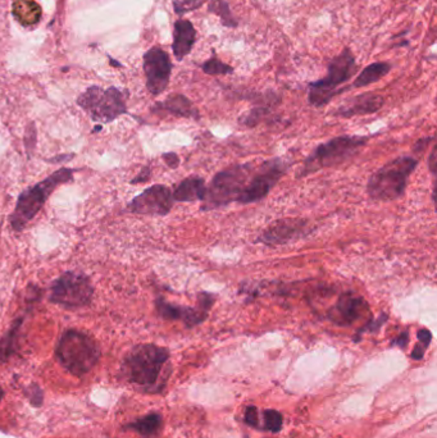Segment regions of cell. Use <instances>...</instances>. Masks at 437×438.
I'll return each mask as SVG.
<instances>
[{
  "mask_svg": "<svg viewBox=\"0 0 437 438\" xmlns=\"http://www.w3.org/2000/svg\"><path fill=\"white\" fill-rule=\"evenodd\" d=\"M150 177H152V170H150V167L147 165V167H142V171L139 172V173L136 174L135 177L132 178V179L130 181V184H144V182H148Z\"/></svg>",
  "mask_w": 437,
  "mask_h": 438,
  "instance_id": "cell-31",
  "label": "cell"
},
{
  "mask_svg": "<svg viewBox=\"0 0 437 438\" xmlns=\"http://www.w3.org/2000/svg\"><path fill=\"white\" fill-rule=\"evenodd\" d=\"M1 399H3V390L0 388V401H1Z\"/></svg>",
  "mask_w": 437,
  "mask_h": 438,
  "instance_id": "cell-38",
  "label": "cell"
},
{
  "mask_svg": "<svg viewBox=\"0 0 437 438\" xmlns=\"http://www.w3.org/2000/svg\"><path fill=\"white\" fill-rule=\"evenodd\" d=\"M78 105L90 117L91 121L107 125L127 113L126 95L117 88L103 89L90 86L78 98Z\"/></svg>",
  "mask_w": 437,
  "mask_h": 438,
  "instance_id": "cell-9",
  "label": "cell"
},
{
  "mask_svg": "<svg viewBox=\"0 0 437 438\" xmlns=\"http://www.w3.org/2000/svg\"><path fill=\"white\" fill-rule=\"evenodd\" d=\"M289 170V162L283 158L268 159L262 165H256L251 181L238 199V204L248 205L263 200Z\"/></svg>",
  "mask_w": 437,
  "mask_h": 438,
  "instance_id": "cell-10",
  "label": "cell"
},
{
  "mask_svg": "<svg viewBox=\"0 0 437 438\" xmlns=\"http://www.w3.org/2000/svg\"><path fill=\"white\" fill-rule=\"evenodd\" d=\"M208 8H209V12L218 16L226 27H236L238 26V22H236V19H233L231 9L225 0H209Z\"/></svg>",
  "mask_w": 437,
  "mask_h": 438,
  "instance_id": "cell-23",
  "label": "cell"
},
{
  "mask_svg": "<svg viewBox=\"0 0 437 438\" xmlns=\"http://www.w3.org/2000/svg\"><path fill=\"white\" fill-rule=\"evenodd\" d=\"M264 423L267 429H270L272 432H278L283 427V417L276 410H265Z\"/></svg>",
  "mask_w": 437,
  "mask_h": 438,
  "instance_id": "cell-28",
  "label": "cell"
},
{
  "mask_svg": "<svg viewBox=\"0 0 437 438\" xmlns=\"http://www.w3.org/2000/svg\"><path fill=\"white\" fill-rule=\"evenodd\" d=\"M417 336L421 345L427 349L430 346L431 341H432V335H431L430 330H421L418 332Z\"/></svg>",
  "mask_w": 437,
  "mask_h": 438,
  "instance_id": "cell-34",
  "label": "cell"
},
{
  "mask_svg": "<svg viewBox=\"0 0 437 438\" xmlns=\"http://www.w3.org/2000/svg\"><path fill=\"white\" fill-rule=\"evenodd\" d=\"M94 293L95 288L88 274L80 271H65L53 281L48 300L67 311H76L89 306Z\"/></svg>",
  "mask_w": 437,
  "mask_h": 438,
  "instance_id": "cell-8",
  "label": "cell"
},
{
  "mask_svg": "<svg viewBox=\"0 0 437 438\" xmlns=\"http://www.w3.org/2000/svg\"><path fill=\"white\" fill-rule=\"evenodd\" d=\"M256 165L254 163L233 165L219 171L212 178L209 186H206V199L200 210L219 209L232 203L238 204L251 181Z\"/></svg>",
  "mask_w": 437,
  "mask_h": 438,
  "instance_id": "cell-6",
  "label": "cell"
},
{
  "mask_svg": "<svg viewBox=\"0 0 437 438\" xmlns=\"http://www.w3.org/2000/svg\"><path fill=\"white\" fill-rule=\"evenodd\" d=\"M201 70L206 75L211 76H219V75H231L233 72L230 64L221 62L217 58H209L204 63L201 64Z\"/></svg>",
  "mask_w": 437,
  "mask_h": 438,
  "instance_id": "cell-25",
  "label": "cell"
},
{
  "mask_svg": "<svg viewBox=\"0 0 437 438\" xmlns=\"http://www.w3.org/2000/svg\"><path fill=\"white\" fill-rule=\"evenodd\" d=\"M174 202L194 203L203 202L206 195V179L199 176H190L182 179L172 191Z\"/></svg>",
  "mask_w": 437,
  "mask_h": 438,
  "instance_id": "cell-19",
  "label": "cell"
},
{
  "mask_svg": "<svg viewBox=\"0 0 437 438\" xmlns=\"http://www.w3.org/2000/svg\"><path fill=\"white\" fill-rule=\"evenodd\" d=\"M432 142H435V137L433 136H428V137H422V139H419V140L414 144L413 146V152L414 154H418V155H422L426 150H427V147Z\"/></svg>",
  "mask_w": 437,
  "mask_h": 438,
  "instance_id": "cell-30",
  "label": "cell"
},
{
  "mask_svg": "<svg viewBox=\"0 0 437 438\" xmlns=\"http://www.w3.org/2000/svg\"><path fill=\"white\" fill-rule=\"evenodd\" d=\"M41 296H43V290L38 285L30 283L27 286L26 296H25V303H26V306H28V309H31L35 304H38Z\"/></svg>",
  "mask_w": 437,
  "mask_h": 438,
  "instance_id": "cell-29",
  "label": "cell"
},
{
  "mask_svg": "<svg viewBox=\"0 0 437 438\" xmlns=\"http://www.w3.org/2000/svg\"><path fill=\"white\" fill-rule=\"evenodd\" d=\"M245 420L251 424V426L257 427V407H248L246 413H245Z\"/></svg>",
  "mask_w": 437,
  "mask_h": 438,
  "instance_id": "cell-36",
  "label": "cell"
},
{
  "mask_svg": "<svg viewBox=\"0 0 437 438\" xmlns=\"http://www.w3.org/2000/svg\"><path fill=\"white\" fill-rule=\"evenodd\" d=\"M395 343L399 345L400 348H405V345L408 343V332H403V333L395 340Z\"/></svg>",
  "mask_w": 437,
  "mask_h": 438,
  "instance_id": "cell-37",
  "label": "cell"
},
{
  "mask_svg": "<svg viewBox=\"0 0 437 438\" xmlns=\"http://www.w3.org/2000/svg\"><path fill=\"white\" fill-rule=\"evenodd\" d=\"M169 359V351L154 343L136 345L125 356L122 372L126 380L142 388H154Z\"/></svg>",
  "mask_w": 437,
  "mask_h": 438,
  "instance_id": "cell-4",
  "label": "cell"
},
{
  "mask_svg": "<svg viewBox=\"0 0 437 438\" xmlns=\"http://www.w3.org/2000/svg\"><path fill=\"white\" fill-rule=\"evenodd\" d=\"M155 309L158 316L164 320H181L187 328H193L203 323L208 318L209 311L203 305L196 303V306L172 304L163 298L155 300Z\"/></svg>",
  "mask_w": 437,
  "mask_h": 438,
  "instance_id": "cell-15",
  "label": "cell"
},
{
  "mask_svg": "<svg viewBox=\"0 0 437 438\" xmlns=\"http://www.w3.org/2000/svg\"><path fill=\"white\" fill-rule=\"evenodd\" d=\"M419 159L403 155L392 159L374 172L367 182V194L374 202H392L404 197L408 181Z\"/></svg>",
  "mask_w": 437,
  "mask_h": 438,
  "instance_id": "cell-2",
  "label": "cell"
},
{
  "mask_svg": "<svg viewBox=\"0 0 437 438\" xmlns=\"http://www.w3.org/2000/svg\"><path fill=\"white\" fill-rule=\"evenodd\" d=\"M358 64L350 49H344L328 66L327 76L309 85L308 102L315 108H322L339 95V86L355 75Z\"/></svg>",
  "mask_w": 437,
  "mask_h": 438,
  "instance_id": "cell-7",
  "label": "cell"
},
{
  "mask_svg": "<svg viewBox=\"0 0 437 438\" xmlns=\"http://www.w3.org/2000/svg\"><path fill=\"white\" fill-rule=\"evenodd\" d=\"M162 159L164 160V163H166L171 170H176V168H179V165H180V157H179L176 152H164V154L162 155Z\"/></svg>",
  "mask_w": 437,
  "mask_h": 438,
  "instance_id": "cell-32",
  "label": "cell"
},
{
  "mask_svg": "<svg viewBox=\"0 0 437 438\" xmlns=\"http://www.w3.org/2000/svg\"><path fill=\"white\" fill-rule=\"evenodd\" d=\"M172 190L166 184H153L134 197L126 210L139 216L166 217L174 208Z\"/></svg>",
  "mask_w": 437,
  "mask_h": 438,
  "instance_id": "cell-11",
  "label": "cell"
},
{
  "mask_svg": "<svg viewBox=\"0 0 437 438\" xmlns=\"http://www.w3.org/2000/svg\"><path fill=\"white\" fill-rule=\"evenodd\" d=\"M385 99L379 94L374 93H366L360 94L355 98L349 99L344 104H341L339 108L334 110L332 115L341 118H352L355 115H373L379 112L384 107Z\"/></svg>",
  "mask_w": 437,
  "mask_h": 438,
  "instance_id": "cell-16",
  "label": "cell"
},
{
  "mask_svg": "<svg viewBox=\"0 0 437 438\" xmlns=\"http://www.w3.org/2000/svg\"><path fill=\"white\" fill-rule=\"evenodd\" d=\"M208 0H172L174 12L179 16H184L189 12L199 9Z\"/></svg>",
  "mask_w": 437,
  "mask_h": 438,
  "instance_id": "cell-27",
  "label": "cell"
},
{
  "mask_svg": "<svg viewBox=\"0 0 437 438\" xmlns=\"http://www.w3.org/2000/svg\"><path fill=\"white\" fill-rule=\"evenodd\" d=\"M76 155L73 154V152H67V154H58V155H56V157H52V158L46 159V163H49V165H63V163H67V162H71L72 159L75 158Z\"/></svg>",
  "mask_w": 437,
  "mask_h": 438,
  "instance_id": "cell-33",
  "label": "cell"
},
{
  "mask_svg": "<svg viewBox=\"0 0 437 438\" xmlns=\"http://www.w3.org/2000/svg\"><path fill=\"white\" fill-rule=\"evenodd\" d=\"M56 355L73 375L89 373L97 365L102 350L94 337L78 330H67L59 338Z\"/></svg>",
  "mask_w": 437,
  "mask_h": 438,
  "instance_id": "cell-5",
  "label": "cell"
},
{
  "mask_svg": "<svg viewBox=\"0 0 437 438\" xmlns=\"http://www.w3.org/2000/svg\"><path fill=\"white\" fill-rule=\"evenodd\" d=\"M272 107H275V105L263 104V105L251 109L248 113H245L238 118V123L243 125L245 127H257L259 123L263 122L264 118H267L270 115Z\"/></svg>",
  "mask_w": 437,
  "mask_h": 438,
  "instance_id": "cell-22",
  "label": "cell"
},
{
  "mask_svg": "<svg viewBox=\"0 0 437 438\" xmlns=\"http://www.w3.org/2000/svg\"><path fill=\"white\" fill-rule=\"evenodd\" d=\"M369 140L368 136L344 135L322 142L302 162L296 177L304 178L315 172L334 168L355 158Z\"/></svg>",
  "mask_w": 437,
  "mask_h": 438,
  "instance_id": "cell-3",
  "label": "cell"
},
{
  "mask_svg": "<svg viewBox=\"0 0 437 438\" xmlns=\"http://www.w3.org/2000/svg\"><path fill=\"white\" fill-rule=\"evenodd\" d=\"M73 170L63 167L59 168L58 171L53 172L43 181L22 191L19 195L12 214L9 216V224L12 229L21 232L26 229L30 222L35 219V217L39 214L40 210L43 209L57 187L73 181Z\"/></svg>",
  "mask_w": 437,
  "mask_h": 438,
  "instance_id": "cell-1",
  "label": "cell"
},
{
  "mask_svg": "<svg viewBox=\"0 0 437 438\" xmlns=\"http://www.w3.org/2000/svg\"><path fill=\"white\" fill-rule=\"evenodd\" d=\"M23 320H25L23 317L17 318L12 323L11 330H8L7 335L0 337V360H7L8 358L14 354L19 332L23 324Z\"/></svg>",
  "mask_w": 437,
  "mask_h": 438,
  "instance_id": "cell-21",
  "label": "cell"
},
{
  "mask_svg": "<svg viewBox=\"0 0 437 438\" xmlns=\"http://www.w3.org/2000/svg\"><path fill=\"white\" fill-rule=\"evenodd\" d=\"M196 40V31L194 25L187 19H179L174 24V43L172 51L177 61H182L184 58L193 51L194 44Z\"/></svg>",
  "mask_w": 437,
  "mask_h": 438,
  "instance_id": "cell-18",
  "label": "cell"
},
{
  "mask_svg": "<svg viewBox=\"0 0 437 438\" xmlns=\"http://www.w3.org/2000/svg\"><path fill=\"white\" fill-rule=\"evenodd\" d=\"M161 417L157 414H150L148 417L136 420L135 423H132L130 427L144 436H150V434H154L161 428Z\"/></svg>",
  "mask_w": 437,
  "mask_h": 438,
  "instance_id": "cell-24",
  "label": "cell"
},
{
  "mask_svg": "<svg viewBox=\"0 0 437 438\" xmlns=\"http://www.w3.org/2000/svg\"><path fill=\"white\" fill-rule=\"evenodd\" d=\"M172 63L167 51L159 46L149 49L144 54V73L147 77V89L152 95H161L171 80Z\"/></svg>",
  "mask_w": 437,
  "mask_h": 438,
  "instance_id": "cell-13",
  "label": "cell"
},
{
  "mask_svg": "<svg viewBox=\"0 0 437 438\" xmlns=\"http://www.w3.org/2000/svg\"><path fill=\"white\" fill-rule=\"evenodd\" d=\"M36 142H38V131H36L35 123L31 122L27 125L25 134H23V145H25V150H26L28 158L33 157V152L36 149Z\"/></svg>",
  "mask_w": 437,
  "mask_h": 438,
  "instance_id": "cell-26",
  "label": "cell"
},
{
  "mask_svg": "<svg viewBox=\"0 0 437 438\" xmlns=\"http://www.w3.org/2000/svg\"><path fill=\"white\" fill-rule=\"evenodd\" d=\"M152 110L155 113L166 112L168 115H176L181 118H191L196 121L200 118L199 110L195 108L193 102L187 99L186 96L181 95V94L168 96L166 100L157 103Z\"/></svg>",
  "mask_w": 437,
  "mask_h": 438,
  "instance_id": "cell-17",
  "label": "cell"
},
{
  "mask_svg": "<svg viewBox=\"0 0 437 438\" xmlns=\"http://www.w3.org/2000/svg\"><path fill=\"white\" fill-rule=\"evenodd\" d=\"M390 70H391V64L386 63V62L369 64L355 78L352 88L360 89V88L369 86L372 83H379L381 78H384L390 72Z\"/></svg>",
  "mask_w": 437,
  "mask_h": 438,
  "instance_id": "cell-20",
  "label": "cell"
},
{
  "mask_svg": "<svg viewBox=\"0 0 437 438\" xmlns=\"http://www.w3.org/2000/svg\"><path fill=\"white\" fill-rule=\"evenodd\" d=\"M315 231L312 223L302 218H285L270 224L258 236L257 242L265 246H280L308 237Z\"/></svg>",
  "mask_w": 437,
  "mask_h": 438,
  "instance_id": "cell-12",
  "label": "cell"
},
{
  "mask_svg": "<svg viewBox=\"0 0 437 438\" xmlns=\"http://www.w3.org/2000/svg\"><path fill=\"white\" fill-rule=\"evenodd\" d=\"M369 314L371 309L366 298L357 292L345 291L341 293L334 306L328 309L326 318L337 325L349 327Z\"/></svg>",
  "mask_w": 437,
  "mask_h": 438,
  "instance_id": "cell-14",
  "label": "cell"
},
{
  "mask_svg": "<svg viewBox=\"0 0 437 438\" xmlns=\"http://www.w3.org/2000/svg\"><path fill=\"white\" fill-rule=\"evenodd\" d=\"M436 152L437 146H432V150H431L430 158H428V168H430L431 173L433 177H436Z\"/></svg>",
  "mask_w": 437,
  "mask_h": 438,
  "instance_id": "cell-35",
  "label": "cell"
}]
</instances>
